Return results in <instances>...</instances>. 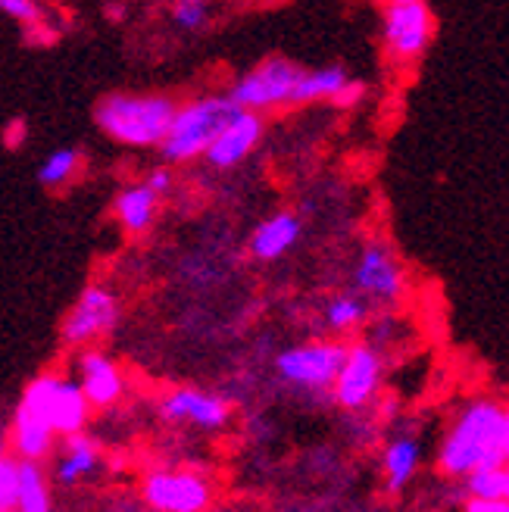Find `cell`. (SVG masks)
Masks as SVG:
<instances>
[{
  "mask_svg": "<svg viewBox=\"0 0 509 512\" xmlns=\"http://www.w3.org/2000/svg\"><path fill=\"white\" fill-rule=\"evenodd\" d=\"M509 456V416L497 400H472L460 409L441 447V469L447 475H469L475 469L503 466Z\"/></svg>",
  "mask_w": 509,
  "mask_h": 512,
  "instance_id": "1",
  "label": "cell"
},
{
  "mask_svg": "<svg viewBox=\"0 0 509 512\" xmlns=\"http://www.w3.org/2000/svg\"><path fill=\"white\" fill-rule=\"evenodd\" d=\"M175 100L166 94H107L97 104L94 119L107 138L125 147H160L175 116Z\"/></svg>",
  "mask_w": 509,
  "mask_h": 512,
  "instance_id": "2",
  "label": "cell"
},
{
  "mask_svg": "<svg viewBox=\"0 0 509 512\" xmlns=\"http://www.w3.org/2000/svg\"><path fill=\"white\" fill-rule=\"evenodd\" d=\"M235 110V104L228 97H197L185 107H175V116L166 128V138L160 141V153L166 163H191L200 160L207 153L213 135L219 132V125L225 116Z\"/></svg>",
  "mask_w": 509,
  "mask_h": 512,
  "instance_id": "3",
  "label": "cell"
},
{
  "mask_svg": "<svg viewBox=\"0 0 509 512\" xmlns=\"http://www.w3.org/2000/svg\"><path fill=\"white\" fill-rule=\"evenodd\" d=\"M303 66H297L288 57H269L260 66L244 72L241 79L232 85L225 97L235 107L244 110H278V107H294V88L300 82Z\"/></svg>",
  "mask_w": 509,
  "mask_h": 512,
  "instance_id": "4",
  "label": "cell"
},
{
  "mask_svg": "<svg viewBox=\"0 0 509 512\" xmlns=\"http://www.w3.org/2000/svg\"><path fill=\"white\" fill-rule=\"evenodd\" d=\"M353 291L363 300L397 306L406 297V269L394 256V250L381 241H369L353 263Z\"/></svg>",
  "mask_w": 509,
  "mask_h": 512,
  "instance_id": "5",
  "label": "cell"
},
{
  "mask_svg": "<svg viewBox=\"0 0 509 512\" xmlns=\"http://www.w3.org/2000/svg\"><path fill=\"white\" fill-rule=\"evenodd\" d=\"M381 38H385L388 54L397 63H413L435 38V16H431L425 0L388 4L385 16H381Z\"/></svg>",
  "mask_w": 509,
  "mask_h": 512,
  "instance_id": "6",
  "label": "cell"
},
{
  "mask_svg": "<svg viewBox=\"0 0 509 512\" xmlns=\"http://www.w3.org/2000/svg\"><path fill=\"white\" fill-rule=\"evenodd\" d=\"M347 347L338 341H313V344H300L291 347L278 356V375L291 384H300V388H313V391H325L332 388V381L344 363Z\"/></svg>",
  "mask_w": 509,
  "mask_h": 512,
  "instance_id": "7",
  "label": "cell"
},
{
  "mask_svg": "<svg viewBox=\"0 0 509 512\" xmlns=\"http://www.w3.org/2000/svg\"><path fill=\"white\" fill-rule=\"evenodd\" d=\"M54 381L57 375H38L22 394V403L16 409V450L22 453V459H35L38 463L41 456L50 453V444H54V428H50L47 416Z\"/></svg>",
  "mask_w": 509,
  "mask_h": 512,
  "instance_id": "8",
  "label": "cell"
},
{
  "mask_svg": "<svg viewBox=\"0 0 509 512\" xmlns=\"http://www.w3.org/2000/svg\"><path fill=\"white\" fill-rule=\"evenodd\" d=\"M263 128H266L263 113L235 107L219 125V132L213 135L203 160H207L213 169H235L257 150V144L263 141Z\"/></svg>",
  "mask_w": 509,
  "mask_h": 512,
  "instance_id": "9",
  "label": "cell"
},
{
  "mask_svg": "<svg viewBox=\"0 0 509 512\" xmlns=\"http://www.w3.org/2000/svg\"><path fill=\"white\" fill-rule=\"evenodd\" d=\"M119 322V300L104 285H88L79 300H75L72 313L63 322V341L72 347L91 344L97 338L110 335Z\"/></svg>",
  "mask_w": 509,
  "mask_h": 512,
  "instance_id": "10",
  "label": "cell"
},
{
  "mask_svg": "<svg viewBox=\"0 0 509 512\" xmlns=\"http://www.w3.org/2000/svg\"><path fill=\"white\" fill-rule=\"evenodd\" d=\"M381 384V356L369 344H353L344 353V363L332 381L335 400L344 409H363Z\"/></svg>",
  "mask_w": 509,
  "mask_h": 512,
  "instance_id": "11",
  "label": "cell"
},
{
  "mask_svg": "<svg viewBox=\"0 0 509 512\" xmlns=\"http://www.w3.org/2000/svg\"><path fill=\"white\" fill-rule=\"evenodd\" d=\"M144 497L160 512H200L210 503V488L191 472H157L147 478Z\"/></svg>",
  "mask_w": 509,
  "mask_h": 512,
  "instance_id": "12",
  "label": "cell"
},
{
  "mask_svg": "<svg viewBox=\"0 0 509 512\" xmlns=\"http://www.w3.org/2000/svg\"><path fill=\"white\" fill-rule=\"evenodd\" d=\"M160 413L169 422H191L200 428H222L232 416L228 403L216 394H203L197 388H178L172 391L163 403H160Z\"/></svg>",
  "mask_w": 509,
  "mask_h": 512,
  "instance_id": "13",
  "label": "cell"
},
{
  "mask_svg": "<svg viewBox=\"0 0 509 512\" xmlns=\"http://www.w3.org/2000/svg\"><path fill=\"white\" fill-rule=\"evenodd\" d=\"M300 232H303L300 216L291 213V210H278V213H272L269 219H263L257 228H253L247 250H250L253 260L275 263V260H282L288 250H294V244L300 241Z\"/></svg>",
  "mask_w": 509,
  "mask_h": 512,
  "instance_id": "14",
  "label": "cell"
},
{
  "mask_svg": "<svg viewBox=\"0 0 509 512\" xmlns=\"http://www.w3.org/2000/svg\"><path fill=\"white\" fill-rule=\"evenodd\" d=\"M79 388L91 406H113L122 397V372L100 350H85L79 356Z\"/></svg>",
  "mask_w": 509,
  "mask_h": 512,
  "instance_id": "15",
  "label": "cell"
},
{
  "mask_svg": "<svg viewBox=\"0 0 509 512\" xmlns=\"http://www.w3.org/2000/svg\"><path fill=\"white\" fill-rule=\"evenodd\" d=\"M88 397L82 394L79 381H69V378H60L54 381V391H50V403H47V416H50V428L54 434H75L82 431L85 422H88Z\"/></svg>",
  "mask_w": 509,
  "mask_h": 512,
  "instance_id": "16",
  "label": "cell"
},
{
  "mask_svg": "<svg viewBox=\"0 0 509 512\" xmlns=\"http://www.w3.org/2000/svg\"><path fill=\"white\" fill-rule=\"evenodd\" d=\"M160 194L150 191L144 182L138 185H125L116 200H113V213L119 219V225L125 228L129 235H144L154 228L157 216H160Z\"/></svg>",
  "mask_w": 509,
  "mask_h": 512,
  "instance_id": "17",
  "label": "cell"
},
{
  "mask_svg": "<svg viewBox=\"0 0 509 512\" xmlns=\"http://www.w3.org/2000/svg\"><path fill=\"white\" fill-rule=\"evenodd\" d=\"M350 79H353V75L338 63L335 66H319V69H303L300 82L294 88V107L325 104V100H328V104H335Z\"/></svg>",
  "mask_w": 509,
  "mask_h": 512,
  "instance_id": "18",
  "label": "cell"
},
{
  "mask_svg": "<svg viewBox=\"0 0 509 512\" xmlns=\"http://www.w3.org/2000/svg\"><path fill=\"white\" fill-rule=\"evenodd\" d=\"M16 509L19 512H50V494L44 472L35 459L19 463V491H16Z\"/></svg>",
  "mask_w": 509,
  "mask_h": 512,
  "instance_id": "19",
  "label": "cell"
},
{
  "mask_svg": "<svg viewBox=\"0 0 509 512\" xmlns=\"http://www.w3.org/2000/svg\"><path fill=\"white\" fill-rule=\"evenodd\" d=\"M94 466H97V447H94V441L85 438L82 431L69 434V453H66L63 463L57 466V478L63 484H75L82 475L94 472Z\"/></svg>",
  "mask_w": 509,
  "mask_h": 512,
  "instance_id": "20",
  "label": "cell"
},
{
  "mask_svg": "<svg viewBox=\"0 0 509 512\" xmlns=\"http://www.w3.org/2000/svg\"><path fill=\"white\" fill-rule=\"evenodd\" d=\"M419 466V444L413 438H400L385 453V472H388V488L400 491L406 481L413 478Z\"/></svg>",
  "mask_w": 509,
  "mask_h": 512,
  "instance_id": "21",
  "label": "cell"
},
{
  "mask_svg": "<svg viewBox=\"0 0 509 512\" xmlns=\"http://www.w3.org/2000/svg\"><path fill=\"white\" fill-rule=\"evenodd\" d=\"M325 322L332 331H353L366 322V300L347 291V294H335L332 300L325 303Z\"/></svg>",
  "mask_w": 509,
  "mask_h": 512,
  "instance_id": "22",
  "label": "cell"
},
{
  "mask_svg": "<svg viewBox=\"0 0 509 512\" xmlns=\"http://www.w3.org/2000/svg\"><path fill=\"white\" fill-rule=\"evenodd\" d=\"M79 169H82V150L79 147H60L54 153H47V160L38 169V182L44 188H60V185L72 182Z\"/></svg>",
  "mask_w": 509,
  "mask_h": 512,
  "instance_id": "23",
  "label": "cell"
},
{
  "mask_svg": "<svg viewBox=\"0 0 509 512\" xmlns=\"http://www.w3.org/2000/svg\"><path fill=\"white\" fill-rule=\"evenodd\" d=\"M466 478H469L472 497H485V500H503V497H509V472H506V466L475 469Z\"/></svg>",
  "mask_w": 509,
  "mask_h": 512,
  "instance_id": "24",
  "label": "cell"
},
{
  "mask_svg": "<svg viewBox=\"0 0 509 512\" xmlns=\"http://www.w3.org/2000/svg\"><path fill=\"white\" fill-rule=\"evenodd\" d=\"M172 19L175 25H182L185 32H200L210 19V0H175Z\"/></svg>",
  "mask_w": 509,
  "mask_h": 512,
  "instance_id": "25",
  "label": "cell"
},
{
  "mask_svg": "<svg viewBox=\"0 0 509 512\" xmlns=\"http://www.w3.org/2000/svg\"><path fill=\"white\" fill-rule=\"evenodd\" d=\"M16 491H19V463L10 456H0V512L16 509Z\"/></svg>",
  "mask_w": 509,
  "mask_h": 512,
  "instance_id": "26",
  "label": "cell"
},
{
  "mask_svg": "<svg viewBox=\"0 0 509 512\" xmlns=\"http://www.w3.org/2000/svg\"><path fill=\"white\" fill-rule=\"evenodd\" d=\"M0 10H4L7 16H13L16 22H25V25H35L41 19L38 0H0Z\"/></svg>",
  "mask_w": 509,
  "mask_h": 512,
  "instance_id": "27",
  "label": "cell"
},
{
  "mask_svg": "<svg viewBox=\"0 0 509 512\" xmlns=\"http://www.w3.org/2000/svg\"><path fill=\"white\" fill-rule=\"evenodd\" d=\"M144 185H147L150 191H154V194L166 197V194L172 191V172H169L166 166L150 169V172H147V178H144Z\"/></svg>",
  "mask_w": 509,
  "mask_h": 512,
  "instance_id": "28",
  "label": "cell"
},
{
  "mask_svg": "<svg viewBox=\"0 0 509 512\" xmlns=\"http://www.w3.org/2000/svg\"><path fill=\"white\" fill-rule=\"evenodd\" d=\"M466 512H509V503L506 497L503 500H485V497H472Z\"/></svg>",
  "mask_w": 509,
  "mask_h": 512,
  "instance_id": "29",
  "label": "cell"
},
{
  "mask_svg": "<svg viewBox=\"0 0 509 512\" xmlns=\"http://www.w3.org/2000/svg\"><path fill=\"white\" fill-rule=\"evenodd\" d=\"M10 128H13V135L7 138V144H10V147H16V144H19V138H22V132H25V128H22V122H19V119H16V122H13Z\"/></svg>",
  "mask_w": 509,
  "mask_h": 512,
  "instance_id": "30",
  "label": "cell"
},
{
  "mask_svg": "<svg viewBox=\"0 0 509 512\" xmlns=\"http://www.w3.org/2000/svg\"><path fill=\"white\" fill-rule=\"evenodd\" d=\"M381 4H385V7L388 4H410V0H381Z\"/></svg>",
  "mask_w": 509,
  "mask_h": 512,
  "instance_id": "31",
  "label": "cell"
}]
</instances>
